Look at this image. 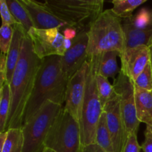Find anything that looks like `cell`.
<instances>
[{
	"instance_id": "cell-11",
	"label": "cell",
	"mask_w": 152,
	"mask_h": 152,
	"mask_svg": "<svg viewBox=\"0 0 152 152\" xmlns=\"http://www.w3.org/2000/svg\"><path fill=\"white\" fill-rule=\"evenodd\" d=\"M107 125L111 134L114 152H121L128 138L126 126L120 109V96L114 92L103 107Z\"/></svg>"
},
{
	"instance_id": "cell-2",
	"label": "cell",
	"mask_w": 152,
	"mask_h": 152,
	"mask_svg": "<svg viewBox=\"0 0 152 152\" xmlns=\"http://www.w3.org/2000/svg\"><path fill=\"white\" fill-rule=\"evenodd\" d=\"M68 82V78L62 71L61 56H51L43 59L24 112L23 126L47 102L62 105L65 99Z\"/></svg>"
},
{
	"instance_id": "cell-14",
	"label": "cell",
	"mask_w": 152,
	"mask_h": 152,
	"mask_svg": "<svg viewBox=\"0 0 152 152\" xmlns=\"http://www.w3.org/2000/svg\"><path fill=\"white\" fill-rule=\"evenodd\" d=\"M121 71L134 82L150 62L151 48L146 45L126 49L120 55Z\"/></svg>"
},
{
	"instance_id": "cell-20",
	"label": "cell",
	"mask_w": 152,
	"mask_h": 152,
	"mask_svg": "<svg viewBox=\"0 0 152 152\" xmlns=\"http://www.w3.org/2000/svg\"><path fill=\"white\" fill-rule=\"evenodd\" d=\"M9 9L17 22L23 27L28 34L30 30L34 28V23L28 10L19 0H6Z\"/></svg>"
},
{
	"instance_id": "cell-23",
	"label": "cell",
	"mask_w": 152,
	"mask_h": 152,
	"mask_svg": "<svg viewBox=\"0 0 152 152\" xmlns=\"http://www.w3.org/2000/svg\"><path fill=\"white\" fill-rule=\"evenodd\" d=\"M10 100L11 94L10 84L6 83L1 87L0 93V132H5L7 118L10 112Z\"/></svg>"
},
{
	"instance_id": "cell-5",
	"label": "cell",
	"mask_w": 152,
	"mask_h": 152,
	"mask_svg": "<svg viewBox=\"0 0 152 152\" xmlns=\"http://www.w3.org/2000/svg\"><path fill=\"white\" fill-rule=\"evenodd\" d=\"M88 61L89 70L80 120L82 146L95 143L96 129L103 113V106L99 99L96 88L95 62L91 57H89Z\"/></svg>"
},
{
	"instance_id": "cell-28",
	"label": "cell",
	"mask_w": 152,
	"mask_h": 152,
	"mask_svg": "<svg viewBox=\"0 0 152 152\" xmlns=\"http://www.w3.org/2000/svg\"><path fill=\"white\" fill-rule=\"evenodd\" d=\"M0 13L1 18V25L14 26L19 24L10 12L6 0H0Z\"/></svg>"
},
{
	"instance_id": "cell-10",
	"label": "cell",
	"mask_w": 152,
	"mask_h": 152,
	"mask_svg": "<svg viewBox=\"0 0 152 152\" xmlns=\"http://www.w3.org/2000/svg\"><path fill=\"white\" fill-rule=\"evenodd\" d=\"M89 70L88 61L83 65L68 82L64 108L80 123L86 89V80Z\"/></svg>"
},
{
	"instance_id": "cell-21",
	"label": "cell",
	"mask_w": 152,
	"mask_h": 152,
	"mask_svg": "<svg viewBox=\"0 0 152 152\" xmlns=\"http://www.w3.org/2000/svg\"><path fill=\"white\" fill-rule=\"evenodd\" d=\"M7 137L0 152H22L24 146V135L22 129H10L7 130Z\"/></svg>"
},
{
	"instance_id": "cell-35",
	"label": "cell",
	"mask_w": 152,
	"mask_h": 152,
	"mask_svg": "<svg viewBox=\"0 0 152 152\" xmlns=\"http://www.w3.org/2000/svg\"><path fill=\"white\" fill-rule=\"evenodd\" d=\"M146 127H148L152 132V120H150L149 122H148V123H146Z\"/></svg>"
},
{
	"instance_id": "cell-15",
	"label": "cell",
	"mask_w": 152,
	"mask_h": 152,
	"mask_svg": "<svg viewBox=\"0 0 152 152\" xmlns=\"http://www.w3.org/2000/svg\"><path fill=\"white\" fill-rule=\"evenodd\" d=\"M123 28L125 36V50L142 45L151 47L152 27L146 29H139L135 28L132 25L130 18H128L123 20Z\"/></svg>"
},
{
	"instance_id": "cell-26",
	"label": "cell",
	"mask_w": 152,
	"mask_h": 152,
	"mask_svg": "<svg viewBox=\"0 0 152 152\" xmlns=\"http://www.w3.org/2000/svg\"><path fill=\"white\" fill-rule=\"evenodd\" d=\"M14 28L8 25H1L0 28V50L1 53L7 54L13 39Z\"/></svg>"
},
{
	"instance_id": "cell-31",
	"label": "cell",
	"mask_w": 152,
	"mask_h": 152,
	"mask_svg": "<svg viewBox=\"0 0 152 152\" xmlns=\"http://www.w3.org/2000/svg\"><path fill=\"white\" fill-rule=\"evenodd\" d=\"M145 140L141 145L142 151L144 152H152V132L148 127L145 131Z\"/></svg>"
},
{
	"instance_id": "cell-37",
	"label": "cell",
	"mask_w": 152,
	"mask_h": 152,
	"mask_svg": "<svg viewBox=\"0 0 152 152\" xmlns=\"http://www.w3.org/2000/svg\"><path fill=\"white\" fill-rule=\"evenodd\" d=\"M151 48V59H150V64H151V71H152V44L150 47Z\"/></svg>"
},
{
	"instance_id": "cell-13",
	"label": "cell",
	"mask_w": 152,
	"mask_h": 152,
	"mask_svg": "<svg viewBox=\"0 0 152 152\" xmlns=\"http://www.w3.org/2000/svg\"><path fill=\"white\" fill-rule=\"evenodd\" d=\"M31 16L34 28L37 29H63L68 24L59 19L46 4V3L34 0H19Z\"/></svg>"
},
{
	"instance_id": "cell-7",
	"label": "cell",
	"mask_w": 152,
	"mask_h": 152,
	"mask_svg": "<svg viewBox=\"0 0 152 152\" xmlns=\"http://www.w3.org/2000/svg\"><path fill=\"white\" fill-rule=\"evenodd\" d=\"M62 105L47 102L30 121L22 126L24 146L22 152H41L48 134Z\"/></svg>"
},
{
	"instance_id": "cell-1",
	"label": "cell",
	"mask_w": 152,
	"mask_h": 152,
	"mask_svg": "<svg viewBox=\"0 0 152 152\" xmlns=\"http://www.w3.org/2000/svg\"><path fill=\"white\" fill-rule=\"evenodd\" d=\"M42 62V59L37 56L32 42L27 35L23 40L20 58L10 83L11 100L5 131L22 128L24 112Z\"/></svg>"
},
{
	"instance_id": "cell-12",
	"label": "cell",
	"mask_w": 152,
	"mask_h": 152,
	"mask_svg": "<svg viewBox=\"0 0 152 152\" xmlns=\"http://www.w3.org/2000/svg\"><path fill=\"white\" fill-rule=\"evenodd\" d=\"M88 29L82 30L73 39L71 48L65 52L63 56H61L62 71L68 80L88 60Z\"/></svg>"
},
{
	"instance_id": "cell-27",
	"label": "cell",
	"mask_w": 152,
	"mask_h": 152,
	"mask_svg": "<svg viewBox=\"0 0 152 152\" xmlns=\"http://www.w3.org/2000/svg\"><path fill=\"white\" fill-rule=\"evenodd\" d=\"M134 83L135 86L140 88L152 91V71L150 62L147 65L143 71L138 76Z\"/></svg>"
},
{
	"instance_id": "cell-25",
	"label": "cell",
	"mask_w": 152,
	"mask_h": 152,
	"mask_svg": "<svg viewBox=\"0 0 152 152\" xmlns=\"http://www.w3.org/2000/svg\"><path fill=\"white\" fill-rule=\"evenodd\" d=\"M132 25L139 29H146L151 27V10L140 9L135 15L130 18Z\"/></svg>"
},
{
	"instance_id": "cell-24",
	"label": "cell",
	"mask_w": 152,
	"mask_h": 152,
	"mask_svg": "<svg viewBox=\"0 0 152 152\" xmlns=\"http://www.w3.org/2000/svg\"><path fill=\"white\" fill-rule=\"evenodd\" d=\"M96 88H97L98 94L101 101L102 106H105L114 92V86L110 83L108 80L96 73Z\"/></svg>"
},
{
	"instance_id": "cell-16",
	"label": "cell",
	"mask_w": 152,
	"mask_h": 152,
	"mask_svg": "<svg viewBox=\"0 0 152 152\" xmlns=\"http://www.w3.org/2000/svg\"><path fill=\"white\" fill-rule=\"evenodd\" d=\"M13 28H14V33H13V39L7 54V83L9 84L11 82L15 68L20 58L23 40L28 35L26 31L20 24L14 25Z\"/></svg>"
},
{
	"instance_id": "cell-32",
	"label": "cell",
	"mask_w": 152,
	"mask_h": 152,
	"mask_svg": "<svg viewBox=\"0 0 152 152\" xmlns=\"http://www.w3.org/2000/svg\"><path fill=\"white\" fill-rule=\"evenodd\" d=\"M78 33V30L75 28H72V27H66V28H64L63 31H62V34H63L65 39L70 40H73L74 39H75V37H77Z\"/></svg>"
},
{
	"instance_id": "cell-33",
	"label": "cell",
	"mask_w": 152,
	"mask_h": 152,
	"mask_svg": "<svg viewBox=\"0 0 152 152\" xmlns=\"http://www.w3.org/2000/svg\"><path fill=\"white\" fill-rule=\"evenodd\" d=\"M80 152H107L96 143L89 144L81 147Z\"/></svg>"
},
{
	"instance_id": "cell-34",
	"label": "cell",
	"mask_w": 152,
	"mask_h": 152,
	"mask_svg": "<svg viewBox=\"0 0 152 152\" xmlns=\"http://www.w3.org/2000/svg\"><path fill=\"white\" fill-rule=\"evenodd\" d=\"M72 44H73V40L65 39V41H64V47H65V50H68V49L71 48V47L72 46Z\"/></svg>"
},
{
	"instance_id": "cell-17",
	"label": "cell",
	"mask_w": 152,
	"mask_h": 152,
	"mask_svg": "<svg viewBox=\"0 0 152 152\" xmlns=\"http://www.w3.org/2000/svg\"><path fill=\"white\" fill-rule=\"evenodd\" d=\"M120 53L117 51L105 52L96 56H91L94 59L96 67V73L105 78H114L120 73L117 58Z\"/></svg>"
},
{
	"instance_id": "cell-3",
	"label": "cell",
	"mask_w": 152,
	"mask_h": 152,
	"mask_svg": "<svg viewBox=\"0 0 152 152\" xmlns=\"http://www.w3.org/2000/svg\"><path fill=\"white\" fill-rule=\"evenodd\" d=\"M88 36V58L108 51H117L121 55L124 51L125 36L122 19L111 9L103 10L91 23Z\"/></svg>"
},
{
	"instance_id": "cell-29",
	"label": "cell",
	"mask_w": 152,
	"mask_h": 152,
	"mask_svg": "<svg viewBox=\"0 0 152 152\" xmlns=\"http://www.w3.org/2000/svg\"><path fill=\"white\" fill-rule=\"evenodd\" d=\"M142 149L137 140V133L130 134L121 152H140Z\"/></svg>"
},
{
	"instance_id": "cell-4",
	"label": "cell",
	"mask_w": 152,
	"mask_h": 152,
	"mask_svg": "<svg viewBox=\"0 0 152 152\" xmlns=\"http://www.w3.org/2000/svg\"><path fill=\"white\" fill-rule=\"evenodd\" d=\"M45 2L59 19L78 31L88 29L103 11L102 0H48Z\"/></svg>"
},
{
	"instance_id": "cell-8",
	"label": "cell",
	"mask_w": 152,
	"mask_h": 152,
	"mask_svg": "<svg viewBox=\"0 0 152 152\" xmlns=\"http://www.w3.org/2000/svg\"><path fill=\"white\" fill-rule=\"evenodd\" d=\"M113 86L114 92L120 96V109L128 136L134 132L137 133L140 122L137 117L134 81L120 71L118 77L114 80Z\"/></svg>"
},
{
	"instance_id": "cell-18",
	"label": "cell",
	"mask_w": 152,
	"mask_h": 152,
	"mask_svg": "<svg viewBox=\"0 0 152 152\" xmlns=\"http://www.w3.org/2000/svg\"><path fill=\"white\" fill-rule=\"evenodd\" d=\"M135 103L138 120L146 124L152 120V91L135 86Z\"/></svg>"
},
{
	"instance_id": "cell-36",
	"label": "cell",
	"mask_w": 152,
	"mask_h": 152,
	"mask_svg": "<svg viewBox=\"0 0 152 152\" xmlns=\"http://www.w3.org/2000/svg\"><path fill=\"white\" fill-rule=\"evenodd\" d=\"M41 152H55V151H52V150L49 149V148H44V149H43Z\"/></svg>"
},
{
	"instance_id": "cell-6",
	"label": "cell",
	"mask_w": 152,
	"mask_h": 152,
	"mask_svg": "<svg viewBox=\"0 0 152 152\" xmlns=\"http://www.w3.org/2000/svg\"><path fill=\"white\" fill-rule=\"evenodd\" d=\"M44 147L55 152H80V123L64 107L46 137Z\"/></svg>"
},
{
	"instance_id": "cell-22",
	"label": "cell",
	"mask_w": 152,
	"mask_h": 152,
	"mask_svg": "<svg viewBox=\"0 0 152 152\" xmlns=\"http://www.w3.org/2000/svg\"><path fill=\"white\" fill-rule=\"evenodd\" d=\"M147 0H113L112 11L121 19L131 18L134 10L145 3Z\"/></svg>"
},
{
	"instance_id": "cell-38",
	"label": "cell",
	"mask_w": 152,
	"mask_h": 152,
	"mask_svg": "<svg viewBox=\"0 0 152 152\" xmlns=\"http://www.w3.org/2000/svg\"><path fill=\"white\" fill-rule=\"evenodd\" d=\"M151 27H152V10H151Z\"/></svg>"
},
{
	"instance_id": "cell-30",
	"label": "cell",
	"mask_w": 152,
	"mask_h": 152,
	"mask_svg": "<svg viewBox=\"0 0 152 152\" xmlns=\"http://www.w3.org/2000/svg\"><path fill=\"white\" fill-rule=\"evenodd\" d=\"M7 54L1 53L0 56V84L1 87L7 83Z\"/></svg>"
},
{
	"instance_id": "cell-9",
	"label": "cell",
	"mask_w": 152,
	"mask_h": 152,
	"mask_svg": "<svg viewBox=\"0 0 152 152\" xmlns=\"http://www.w3.org/2000/svg\"><path fill=\"white\" fill-rule=\"evenodd\" d=\"M34 50L39 59L51 56H63L67 51L64 47V37L60 28L37 29L32 28L28 33Z\"/></svg>"
},
{
	"instance_id": "cell-19",
	"label": "cell",
	"mask_w": 152,
	"mask_h": 152,
	"mask_svg": "<svg viewBox=\"0 0 152 152\" xmlns=\"http://www.w3.org/2000/svg\"><path fill=\"white\" fill-rule=\"evenodd\" d=\"M95 143L107 152H114L112 139L107 125L106 114L104 111L101 115L96 129Z\"/></svg>"
}]
</instances>
